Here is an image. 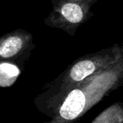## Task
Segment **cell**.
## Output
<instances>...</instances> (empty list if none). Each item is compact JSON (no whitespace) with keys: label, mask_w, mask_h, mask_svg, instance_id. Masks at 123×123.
<instances>
[{"label":"cell","mask_w":123,"mask_h":123,"mask_svg":"<svg viewBox=\"0 0 123 123\" xmlns=\"http://www.w3.org/2000/svg\"><path fill=\"white\" fill-rule=\"evenodd\" d=\"M19 74V70L16 66L7 62H2L0 65V84L2 87H7L14 83Z\"/></svg>","instance_id":"cell-2"},{"label":"cell","mask_w":123,"mask_h":123,"mask_svg":"<svg viewBox=\"0 0 123 123\" xmlns=\"http://www.w3.org/2000/svg\"><path fill=\"white\" fill-rule=\"evenodd\" d=\"M62 14L66 19L72 23H78L83 18V12L81 8L74 3L66 4L62 9Z\"/></svg>","instance_id":"cell-5"},{"label":"cell","mask_w":123,"mask_h":123,"mask_svg":"<svg viewBox=\"0 0 123 123\" xmlns=\"http://www.w3.org/2000/svg\"><path fill=\"white\" fill-rule=\"evenodd\" d=\"M22 41L17 36H12L3 41L0 46V55L4 58L10 57L20 50Z\"/></svg>","instance_id":"cell-4"},{"label":"cell","mask_w":123,"mask_h":123,"mask_svg":"<svg viewBox=\"0 0 123 123\" xmlns=\"http://www.w3.org/2000/svg\"><path fill=\"white\" fill-rule=\"evenodd\" d=\"M94 69L95 66L91 61L79 62L71 69L70 76L74 81H81L93 74Z\"/></svg>","instance_id":"cell-3"},{"label":"cell","mask_w":123,"mask_h":123,"mask_svg":"<svg viewBox=\"0 0 123 123\" xmlns=\"http://www.w3.org/2000/svg\"><path fill=\"white\" fill-rule=\"evenodd\" d=\"M85 96L79 89L73 90L66 98L60 109V115L65 120H74L84 109Z\"/></svg>","instance_id":"cell-1"}]
</instances>
